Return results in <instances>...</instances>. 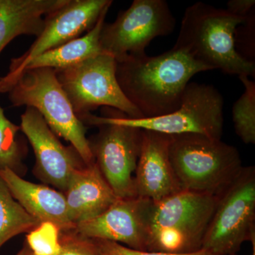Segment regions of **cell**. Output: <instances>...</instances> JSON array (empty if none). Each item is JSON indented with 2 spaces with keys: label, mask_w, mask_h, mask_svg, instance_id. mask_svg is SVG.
Masks as SVG:
<instances>
[{
  "label": "cell",
  "mask_w": 255,
  "mask_h": 255,
  "mask_svg": "<svg viewBox=\"0 0 255 255\" xmlns=\"http://www.w3.org/2000/svg\"><path fill=\"white\" fill-rule=\"evenodd\" d=\"M88 139L95 162L118 198L137 196L134 176L142 145V130L105 123Z\"/></svg>",
  "instance_id": "obj_11"
},
{
  "label": "cell",
  "mask_w": 255,
  "mask_h": 255,
  "mask_svg": "<svg viewBox=\"0 0 255 255\" xmlns=\"http://www.w3.org/2000/svg\"><path fill=\"white\" fill-rule=\"evenodd\" d=\"M223 105L222 95L214 86L191 82L186 87L180 107L172 113L153 118L130 119L118 110L103 107L102 115L87 114L81 121L92 127L113 123L169 135L196 133L221 139Z\"/></svg>",
  "instance_id": "obj_5"
},
{
  "label": "cell",
  "mask_w": 255,
  "mask_h": 255,
  "mask_svg": "<svg viewBox=\"0 0 255 255\" xmlns=\"http://www.w3.org/2000/svg\"><path fill=\"white\" fill-rule=\"evenodd\" d=\"M247 18L204 2L186 9L173 48L184 50L211 70L239 76L255 75V64L238 53L235 33Z\"/></svg>",
  "instance_id": "obj_2"
},
{
  "label": "cell",
  "mask_w": 255,
  "mask_h": 255,
  "mask_svg": "<svg viewBox=\"0 0 255 255\" xmlns=\"http://www.w3.org/2000/svg\"><path fill=\"white\" fill-rule=\"evenodd\" d=\"M33 255H50L62 246L60 230L50 223H42L26 234L24 243Z\"/></svg>",
  "instance_id": "obj_22"
},
{
  "label": "cell",
  "mask_w": 255,
  "mask_h": 255,
  "mask_svg": "<svg viewBox=\"0 0 255 255\" xmlns=\"http://www.w3.org/2000/svg\"><path fill=\"white\" fill-rule=\"evenodd\" d=\"M238 255L237 254H235V255Z\"/></svg>",
  "instance_id": "obj_27"
},
{
  "label": "cell",
  "mask_w": 255,
  "mask_h": 255,
  "mask_svg": "<svg viewBox=\"0 0 255 255\" xmlns=\"http://www.w3.org/2000/svg\"><path fill=\"white\" fill-rule=\"evenodd\" d=\"M7 94L12 107H31L41 114L52 131L70 142L87 166L95 163L86 136V126L74 112L55 70H23Z\"/></svg>",
  "instance_id": "obj_6"
},
{
  "label": "cell",
  "mask_w": 255,
  "mask_h": 255,
  "mask_svg": "<svg viewBox=\"0 0 255 255\" xmlns=\"http://www.w3.org/2000/svg\"><path fill=\"white\" fill-rule=\"evenodd\" d=\"M169 159L182 190L218 196L243 168L234 146L196 133L172 135Z\"/></svg>",
  "instance_id": "obj_3"
},
{
  "label": "cell",
  "mask_w": 255,
  "mask_h": 255,
  "mask_svg": "<svg viewBox=\"0 0 255 255\" xmlns=\"http://www.w3.org/2000/svg\"><path fill=\"white\" fill-rule=\"evenodd\" d=\"M255 240V167H243L217 196L202 249L216 255L237 254L242 245Z\"/></svg>",
  "instance_id": "obj_7"
},
{
  "label": "cell",
  "mask_w": 255,
  "mask_h": 255,
  "mask_svg": "<svg viewBox=\"0 0 255 255\" xmlns=\"http://www.w3.org/2000/svg\"><path fill=\"white\" fill-rule=\"evenodd\" d=\"M116 61L119 86L145 119L175 112L191 78L211 70L187 52L174 48L157 56L127 55Z\"/></svg>",
  "instance_id": "obj_1"
},
{
  "label": "cell",
  "mask_w": 255,
  "mask_h": 255,
  "mask_svg": "<svg viewBox=\"0 0 255 255\" xmlns=\"http://www.w3.org/2000/svg\"><path fill=\"white\" fill-rule=\"evenodd\" d=\"M176 19L164 0H134L113 23H105L100 35L102 50L116 60L145 55L150 42L174 31Z\"/></svg>",
  "instance_id": "obj_9"
},
{
  "label": "cell",
  "mask_w": 255,
  "mask_h": 255,
  "mask_svg": "<svg viewBox=\"0 0 255 255\" xmlns=\"http://www.w3.org/2000/svg\"><path fill=\"white\" fill-rule=\"evenodd\" d=\"M20 131L19 126L6 118L0 106V169H9L22 177L26 171L27 147Z\"/></svg>",
  "instance_id": "obj_20"
},
{
  "label": "cell",
  "mask_w": 255,
  "mask_h": 255,
  "mask_svg": "<svg viewBox=\"0 0 255 255\" xmlns=\"http://www.w3.org/2000/svg\"><path fill=\"white\" fill-rule=\"evenodd\" d=\"M171 140L172 135L142 130L134 176L137 196L158 201L182 191L169 159Z\"/></svg>",
  "instance_id": "obj_14"
},
{
  "label": "cell",
  "mask_w": 255,
  "mask_h": 255,
  "mask_svg": "<svg viewBox=\"0 0 255 255\" xmlns=\"http://www.w3.org/2000/svg\"><path fill=\"white\" fill-rule=\"evenodd\" d=\"M21 131L35 155L33 173L46 185L64 192L74 174L87 166L72 145H63L44 119L34 109L26 107L21 116Z\"/></svg>",
  "instance_id": "obj_12"
},
{
  "label": "cell",
  "mask_w": 255,
  "mask_h": 255,
  "mask_svg": "<svg viewBox=\"0 0 255 255\" xmlns=\"http://www.w3.org/2000/svg\"><path fill=\"white\" fill-rule=\"evenodd\" d=\"M253 245V255H255V240L251 242Z\"/></svg>",
  "instance_id": "obj_26"
},
{
  "label": "cell",
  "mask_w": 255,
  "mask_h": 255,
  "mask_svg": "<svg viewBox=\"0 0 255 255\" xmlns=\"http://www.w3.org/2000/svg\"><path fill=\"white\" fill-rule=\"evenodd\" d=\"M217 196L182 190L153 201L146 251L189 255L202 250Z\"/></svg>",
  "instance_id": "obj_4"
},
{
  "label": "cell",
  "mask_w": 255,
  "mask_h": 255,
  "mask_svg": "<svg viewBox=\"0 0 255 255\" xmlns=\"http://www.w3.org/2000/svg\"><path fill=\"white\" fill-rule=\"evenodd\" d=\"M112 3V0H68L47 15L41 34L22 55L11 60L7 73L0 77V94L7 93L14 80L37 56L90 31Z\"/></svg>",
  "instance_id": "obj_10"
},
{
  "label": "cell",
  "mask_w": 255,
  "mask_h": 255,
  "mask_svg": "<svg viewBox=\"0 0 255 255\" xmlns=\"http://www.w3.org/2000/svg\"><path fill=\"white\" fill-rule=\"evenodd\" d=\"M98 246L101 255H216L209 251L201 250L196 253L189 255H173L168 253H157L136 251L119 244L116 242L105 241V240H95Z\"/></svg>",
  "instance_id": "obj_24"
},
{
  "label": "cell",
  "mask_w": 255,
  "mask_h": 255,
  "mask_svg": "<svg viewBox=\"0 0 255 255\" xmlns=\"http://www.w3.org/2000/svg\"><path fill=\"white\" fill-rule=\"evenodd\" d=\"M255 0H230L226 9L235 16L248 18L255 11Z\"/></svg>",
  "instance_id": "obj_25"
},
{
  "label": "cell",
  "mask_w": 255,
  "mask_h": 255,
  "mask_svg": "<svg viewBox=\"0 0 255 255\" xmlns=\"http://www.w3.org/2000/svg\"><path fill=\"white\" fill-rule=\"evenodd\" d=\"M0 177L11 195L40 223H50L60 231L75 228L70 218L65 195L46 184L28 182L9 169H0Z\"/></svg>",
  "instance_id": "obj_15"
},
{
  "label": "cell",
  "mask_w": 255,
  "mask_h": 255,
  "mask_svg": "<svg viewBox=\"0 0 255 255\" xmlns=\"http://www.w3.org/2000/svg\"><path fill=\"white\" fill-rule=\"evenodd\" d=\"M245 87L244 93L233 107L235 130L246 144L255 143V83L249 77L239 76Z\"/></svg>",
  "instance_id": "obj_21"
},
{
  "label": "cell",
  "mask_w": 255,
  "mask_h": 255,
  "mask_svg": "<svg viewBox=\"0 0 255 255\" xmlns=\"http://www.w3.org/2000/svg\"><path fill=\"white\" fill-rule=\"evenodd\" d=\"M39 224L15 200L0 177V250L13 238L27 234Z\"/></svg>",
  "instance_id": "obj_19"
},
{
  "label": "cell",
  "mask_w": 255,
  "mask_h": 255,
  "mask_svg": "<svg viewBox=\"0 0 255 255\" xmlns=\"http://www.w3.org/2000/svg\"><path fill=\"white\" fill-rule=\"evenodd\" d=\"M62 246L59 251L50 255H101L95 240L84 237L75 228L69 231H60ZM14 255H33L27 247L22 248Z\"/></svg>",
  "instance_id": "obj_23"
},
{
  "label": "cell",
  "mask_w": 255,
  "mask_h": 255,
  "mask_svg": "<svg viewBox=\"0 0 255 255\" xmlns=\"http://www.w3.org/2000/svg\"><path fill=\"white\" fill-rule=\"evenodd\" d=\"M116 68L115 58L103 53L71 68L55 70L57 78L79 119L100 107L118 110L128 118H142L119 86Z\"/></svg>",
  "instance_id": "obj_8"
},
{
  "label": "cell",
  "mask_w": 255,
  "mask_h": 255,
  "mask_svg": "<svg viewBox=\"0 0 255 255\" xmlns=\"http://www.w3.org/2000/svg\"><path fill=\"white\" fill-rule=\"evenodd\" d=\"M68 0H0V53L20 36L41 34L45 18Z\"/></svg>",
  "instance_id": "obj_17"
},
{
  "label": "cell",
  "mask_w": 255,
  "mask_h": 255,
  "mask_svg": "<svg viewBox=\"0 0 255 255\" xmlns=\"http://www.w3.org/2000/svg\"><path fill=\"white\" fill-rule=\"evenodd\" d=\"M63 194L69 218L75 226L100 216L118 199L96 163L74 174Z\"/></svg>",
  "instance_id": "obj_16"
},
{
  "label": "cell",
  "mask_w": 255,
  "mask_h": 255,
  "mask_svg": "<svg viewBox=\"0 0 255 255\" xmlns=\"http://www.w3.org/2000/svg\"><path fill=\"white\" fill-rule=\"evenodd\" d=\"M153 201L147 198H118L94 219L75 226L77 232L92 240L124 243L128 248L146 251Z\"/></svg>",
  "instance_id": "obj_13"
},
{
  "label": "cell",
  "mask_w": 255,
  "mask_h": 255,
  "mask_svg": "<svg viewBox=\"0 0 255 255\" xmlns=\"http://www.w3.org/2000/svg\"><path fill=\"white\" fill-rule=\"evenodd\" d=\"M109 10H105L102 13L95 26L86 34L38 55L31 60L25 70L35 68L65 70L105 53L101 46L100 35Z\"/></svg>",
  "instance_id": "obj_18"
}]
</instances>
